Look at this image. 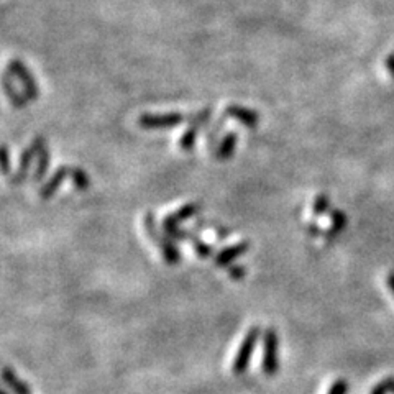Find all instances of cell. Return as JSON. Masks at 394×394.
Masks as SVG:
<instances>
[{
	"label": "cell",
	"instance_id": "16",
	"mask_svg": "<svg viewBox=\"0 0 394 394\" xmlns=\"http://www.w3.org/2000/svg\"><path fill=\"white\" fill-rule=\"evenodd\" d=\"M48 166H49V150L47 146L41 150L38 158H36V168L35 172H33V181H35V183H38V181L44 178V174H47L48 171Z\"/></svg>",
	"mask_w": 394,
	"mask_h": 394
},
{
	"label": "cell",
	"instance_id": "5",
	"mask_svg": "<svg viewBox=\"0 0 394 394\" xmlns=\"http://www.w3.org/2000/svg\"><path fill=\"white\" fill-rule=\"evenodd\" d=\"M43 148H47V142H44L43 137L33 138V142L30 143V146H28L27 150L23 151L22 156H20L18 171H16L15 174H12L10 183L14 184V186H18V184H22L23 181L27 179L28 171H30V166H31L33 159L38 158V155L41 153V150H43Z\"/></svg>",
	"mask_w": 394,
	"mask_h": 394
},
{
	"label": "cell",
	"instance_id": "26",
	"mask_svg": "<svg viewBox=\"0 0 394 394\" xmlns=\"http://www.w3.org/2000/svg\"><path fill=\"white\" fill-rule=\"evenodd\" d=\"M228 235H230L228 228H217V238H219V240H225Z\"/></svg>",
	"mask_w": 394,
	"mask_h": 394
},
{
	"label": "cell",
	"instance_id": "22",
	"mask_svg": "<svg viewBox=\"0 0 394 394\" xmlns=\"http://www.w3.org/2000/svg\"><path fill=\"white\" fill-rule=\"evenodd\" d=\"M228 274L233 281H241V279L245 278L246 270H245V266H241V265H233L228 268Z\"/></svg>",
	"mask_w": 394,
	"mask_h": 394
},
{
	"label": "cell",
	"instance_id": "20",
	"mask_svg": "<svg viewBox=\"0 0 394 394\" xmlns=\"http://www.w3.org/2000/svg\"><path fill=\"white\" fill-rule=\"evenodd\" d=\"M0 172L7 178H12L10 155H8V148L5 145H0Z\"/></svg>",
	"mask_w": 394,
	"mask_h": 394
},
{
	"label": "cell",
	"instance_id": "27",
	"mask_svg": "<svg viewBox=\"0 0 394 394\" xmlns=\"http://www.w3.org/2000/svg\"><path fill=\"white\" fill-rule=\"evenodd\" d=\"M307 232L311 233V235H320V233H322V230H320L317 225H309V227H307Z\"/></svg>",
	"mask_w": 394,
	"mask_h": 394
},
{
	"label": "cell",
	"instance_id": "15",
	"mask_svg": "<svg viewBox=\"0 0 394 394\" xmlns=\"http://www.w3.org/2000/svg\"><path fill=\"white\" fill-rule=\"evenodd\" d=\"M237 143H238V135L233 133V131H230V133L225 135L224 138L220 140L219 146L215 148V153L217 159H220V161H227V159L232 158V155L235 153V148H237Z\"/></svg>",
	"mask_w": 394,
	"mask_h": 394
},
{
	"label": "cell",
	"instance_id": "14",
	"mask_svg": "<svg viewBox=\"0 0 394 394\" xmlns=\"http://www.w3.org/2000/svg\"><path fill=\"white\" fill-rule=\"evenodd\" d=\"M330 228L327 230H322V235L326 240H334V238L339 235V233H342L345 228H347V215L342 211H339V209H332L330 213Z\"/></svg>",
	"mask_w": 394,
	"mask_h": 394
},
{
	"label": "cell",
	"instance_id": "8",
	"mask_svg": "<svg viewBox=\"0 0 394 394\" xmlns=\"http://www.w3.org/2000/svg\"><path fill=\"white\" fill-rule=\"evenodd\" d=\"M197 212H199V205H197V204L183 205V207H179L174 213H171V215L164 217V219H163V232L164 233H170L171 230H174V228L179 227L181 222L189 220L191 217H194Z\"/></svg>",
	"mask_w": 394,
	"mask_h": 394
},
{
	"label": "cell",
	"instance_id": "6",
	"mask_svg": "<svg viewBox=\"0 0 394 394\" xmlns=\"http://www.w3.org/2000/svg\"><path fill=\"white\" fill-rule=\"evenodd\" d=\"M211 115H212V109H204V110H200V112L191 115V118H187L189 120L187 130L184 131L179 138L181 150L191 151L192 148H194L196 140L200 133V129H202L205 123H209V120H211Z\"/></svg>",
	"mask_w": 394,
	"mask_h": 394
},
{
	"label": "cell",
	"instance_id": "21",
	"mask_svg": "<svg viewBox=\"0 0 394 394\" xmlns=\"http://www.w3.org/2000/svg\"><path fill=\"white\" fill-rule=\"evenodd\" d=\"M327 394H348V381L343 380V378H339V380L334 381V384L330 386Z\"/></svg>",
	"mask_w": 394,
	"mask_h": 394
},
{
	"label": "cell",
	"instance_id": "24",
	"mask_svg": "<svg viewBox=\"0 0 394 394\" xmlns=\"http://www.w3.org/2000/svg\"><path fill=\"white\" fill-rule=\"evenodd\" d=\"M386 69H388V71L391 73V76L394 77V53L386 60Z\"/></svg>",
	"mask_w": 394,
	"mask_h": 394
},
{
	"label": "cell",
	"instance_id": "9",
	"mask_svg": "<svg viewBox=\"0 0 394 394\" xmlns=\"http://www.w3.org/2000/svg\"><path fill=\"white\" fill-rule=\"evenodd\" d=\"M248 250H250L248 241H240V244H235L232 246H227V248L220 250V252L215 254V258H213V261H215V266L224 268V266H228L230 263H233L240 257H244Z\"/></svg>",
	"mask_w": 394,
	"mask_h": 394
},
{
	"label": "cell",
	"instance_id": "18",
	"mask_svg": "<svg viewBox=\"0 0 394 394\" xmlns=\"http://www.w3.org/2000/svg\"><path fill=\"white\" fill-rule=\"evenodd\" d=\"M311 209L314 215H326V213H330L332 211V202L326 194H319V196H315Z\"/></svg>",
	"mask_w": 394,
	"mask_h": 394
},
{
	"label": "cell",
	"instance_id": "13",
	"mask_svg": "<svg viewBox=\"0 0 394 394\" xmlns=\"http://www.w3.org/2000/svg\"><path fill=\"white\" fill-rule=\"evenodd\" d=\"M0 378H2L3 383H5L12 391H14V394H31L30 386L25 383V381L20 380L12 368H8V367L0 368Z\"/></svg>",
	"mask_w": 394,
	"mask_h": 394
},
{
	"label": "cell",
	"instance_id": "23",
	"mask_svg": "<svg viewBox=\"0 0 394 394\" xmlns=\"http://www.w3.org/2000/svg\"><path fill=\"white\" fill-rule=\"evenodd\" d=\"M380 386L384 389L386 394H394V378H384L380 381Z\"/></svg>",
	"mask_w": 394,
	"mask_h": 394
},
{
	"label": "cell",
	"instance_id": "1",
	"mask_svg": "<svg viewBox=\"0 0 394 394\" xmlns=\"http://www.w3.org/2000/svg\"><path fill=\"white\" fill-rule=\"evenodd\" d=\"M143 225H145L148 237H150L151 240L159 246V250H161V253H163V258L166 260L168 265H178V263L181 261V253H179L178 246H176V244L171 240L170 237L163 235V233L159 232L158 227H156L153 213L151 212L146 213L145 219H143Z\"/></svg>",
	"mask_w": 394,
	"mask_h": 394
},
{
	"label": "cell",
	"instance_id": "19",
	"mask_svg": "<svg viewBox=\"0 0 394 394\" xmlns=\"http://www.w3.org/2000/svg\"><path fill=\"white\" fill-rule=\"evenodd\" d=\"M191 244H192V246H194V252H196L197 257L211 258L212 254H213V246L209 245V244H205V241L200 240L199 237L192 238Z\"/></svg>",
	"mask_w": 394,
	"mask_h": 394
},
{
	"label": "cell",
	"instance_id": "11",
	"mask_svg": "<svg viewBox=\"0 0 394 394\" xmlns=\"http://www.w3.org/2000/svg\"><path fill=\"white\" fill-rule=\"evenodd\" d=\"M225 115L233 120H238L241 125L248 127V129H254L260 122V115H258L254 110L246 109V107H240V105H228L225 109Z\"/></svg>",
	"mask_w": 394,
	"mask_h": 394
},
{
	"label": "cell",
	"instance_id": "4",
	"mask_svg": "<svg viewBox=\"0 0 394 394\" xmlns=\"http://www.w3.org/2000/svg\"><path fill=\"white\" fill-rule=\"evenodd\" d=\"M8 73H10L12 77H15V79L23 86L25 96H27L28 101H36V98L40 97L38 84H36L30 69H28L22 61L20 60L8 61Z\"/></svg>",
	"mask_w": 394,
	"mask_h": 394
},
{
	"label": "cell",
	"instance_id": "2",
	"mask_svg": "<svg viewBox=\"0 0 394 394\" xmlns=\"http://www.w3.org/2000/svg\"><path fill=\"white\" fill-rule=\"evenodd\" d=\"M279 369V337L274 328H266L263 332V358L261 371L266 376L276 375Z\"/></svg>",
	"mask_w": 394,
	"mask_h": 394
},
{
	"label": "cell",
	"instance_id": "28",
	"mask_svg": "<svg viewBox=\"0 0 394 394\" xmlns=\"http://www.w3.org/2000/svg\"><path fill=\"white\" fill-rule=\"evenodd\" d=\"M369 394H386V391H384L383 388H381L380 383H378V384L375 386V388L371 389V393H369Z\"/></svg>",
	"mask_w": 394,
	"mask_h": 394
},
{
	"label": "cell",
	"instance_id": "25",
	"mask_svg": "<svg viewBox=\"0 0 394 394\" xmlns=\"http://www.w3.org/2000/svg\"><path fill=\"white\" fill-rule=\"evenodd\" d=\"M386 285H388L389 291H391V294L394 296V271L388 274V278H386Z\"/></svg>",
	"mask_w": 394,
	"mask_h": 394
},
{
	"label": "cell",
	"instance_id": "29",
	"mask_svg": "<svg viewBox=\"0 0 394 394\" xmlns=\"http://www.w3.org/2000/svg\"><path fill=\"white\" fill-rule=\"evenodd\" d=\"M0 394H7V391L2 388V386H0Z\"/></svg>",
	"mask_w": 394,
	"mask_h": 394
},
{
	"label": "cell",
	"instance_id": "10",
	"mask_svg": "<svg viewBox=\"0 0 394 394\" xmlns=\"http://www.w3.org/2000/svg\"><path fill=\"white\" fill-rule=\"evenodd\" d=\"M0 84H2L3 94H5L10 104L15 107V109H25L28 104V98L25 96V92H18V89L15 88L14 79H12L10 73L2 74V79H0Z\"/></svg>",
	"mask_w": 394,
	"mask_h": 394
},
{
	"label": "cell",
	"instance_id": "17",
	"mask_svg": "<svg viewBox=\"0 0 394 394\" xmlns=\"http://www.w3.org/2000/svg\"><path fill=\"white\" fill-rule=\"evenodd\" d=\"M69 178L73 179V184L79 191H88L90 187V179L82 168H69Z\"/></svg>",
	"mask_w": 394,
	"mask_h": 394
},
{
	"label": "cell",
	"instance_id": "12",
	"mask_svg": "<svg viewBox=\"0 0 394 394\" xmlns=\"http://www.w3.org/2000/svg\"><path fill=\"white\" fill-rule=\"evenodd\" d=\"M68 176H69V168H64V166L57 168L56 172H53L51 178H49L47 183L41 186V189H40L41 199H44V200L51 199L53 194H55L57 189H60L61 184H63V181L68 178Z\"/></svg>",
	"mask_w": 394,
	"mask_h": 394
},
{
	"label": "cell",
	"instance_id": "3",
	"mask_svg": "<svg viewBox=\"0 0 394 394\" xmlns=\"http://www.w3.org/2000/svg\"><path fill=\"white\" fill-rule=\"evenodd\" d=\"M260 335H261V330L258 326L252 327L248 332H246L244 342H241L240 348H238L235 358H233V363H232L233 375H244L246 369H248V365H250V361H252L253 352H254V348H257Z\"/></svg>",
	"mask_w": 394,
	"mask_h": 394
},
{
	"label": "cell",
	"instance_id": "7",
	"mask_svg": "<svg viewBox=\"0 0 394 394\" xmlns=\"http://www.w3.org/2000/svg\"><path fill=\"white\" fill-rule=\"evenodd\" d=\"M187 120L183 114H142L138 117V125L142 129L155 130V129H172L179 123Z\"/></svg>",
	"mask_w": 394,
	"mask_h": 394
}]
</instances>
